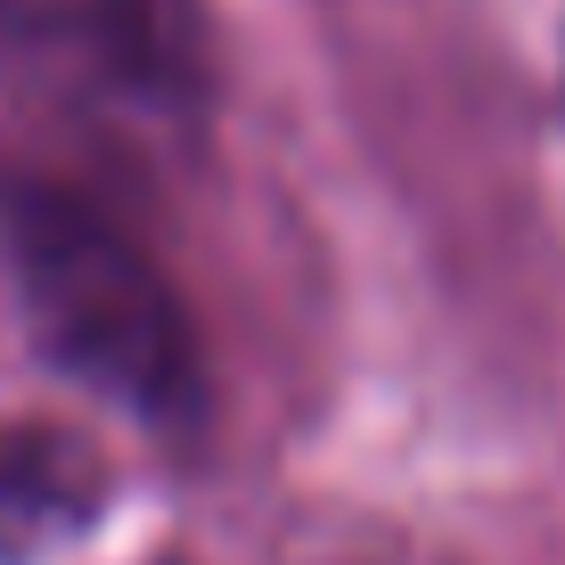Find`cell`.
Listing matches in <instances>:
<instances>
[{
    "instance_id": "1",
    "label": "cell",
    "mask_w": 565,
    "mask_h": 565,
    "mask_svg": "<svg viewBox=\"0 0 565 565\" xmlns=\"http://www.w3.org/2000/svg\"><path fill=\"white\" fill-rule=\"evenodd\" d=\"M0 270L33 344L74 385L124 402L148 426H189L205 402L198 320L156 255L74 181L0 164Z\"/></svg>"
},
{
    "instance_id": "3",
    "label": "cell",
    "mask_w": 565,
    "mask_h": 565,
    "mask_svg": "<svg viewBox=\"0 0 565 565\" xmlns=\"http://www.w3.org/2000/svg\"><path fill=\"white\" fill-rule=\"evenodd\" d=\"M107 509V459L66 426L0 435V565H33L57 541H83Z\"/></svg>"
},
{
    "instance_id": "2",
    "label": "cell",
    "mask_w": 565,
    "mask_h": 565,
    "mask_svg": "<svg viewBox=\"0 0 565 565\" xmlns=\"http://www.w3.org/2000/svg\"><path fill=\"white\" fill-rule=\"evenodd\" d=\"M0 90L99 156H181L213 107L198 0H0Z\"/></svg>"
}]
</instances>
